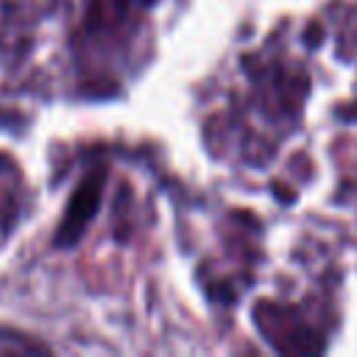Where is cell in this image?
<instances>
[{
  "label": "cell",
  "mask_w": 357,
  "mask_h": 357,
  "mask_svg": "<svg viewBox=\"0 0 357 357\" xmlns=\"http://www.w3.org/2000/svg\"><path fill=\"white\" fill-rule=\"evenodd\" d=\"M95 198H98V181L92 178V181L84 184L81 192H75V198H73V204H70V212H67V218H64V229H61L59 240H73V237L81 231L84 220L95 212Z\"/></svg>",
  "instance_id": "cell-1"
}]
</instances>
